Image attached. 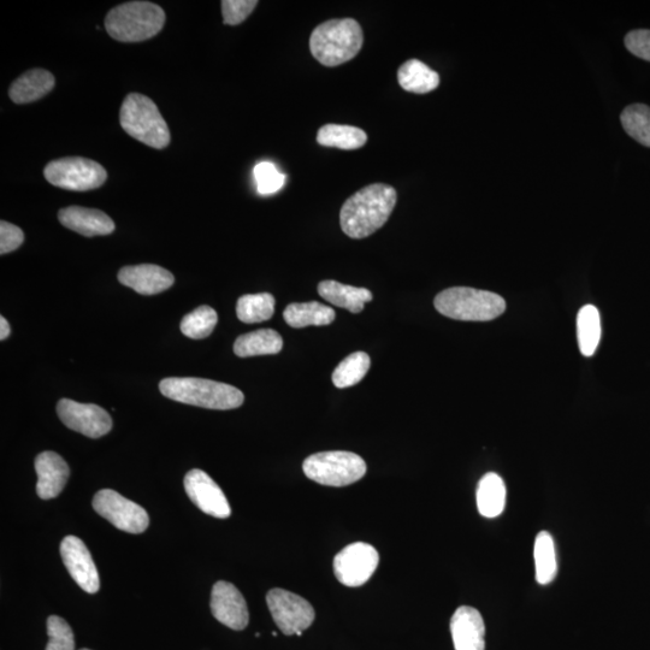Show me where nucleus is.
Listing matches in <instances>:
<instances>
[{
    "label": "nucleus",
    "mask_w": 650,
    "mask_h": 650,
    "mask_svg": "<svg viewBox=\"0 0 650 650\" xmlns=\"http://www.w3.org/2000/svg\"><path fill=\"white\" fill-rule=\"evenodd\" d=\"M80 650H91V649H86V648H85V649H80Z\"/></svg>",
    "instance_id": "obj_39"
},
{
    "label": "nucleus",
    "mask_w": 650,
    "mask_h": 650,
    "mask_svg": "<svg viewBox=\"0 0 650 650\" xmlns=\"http://www.w3.org/2000/svg\"><path fill=\"white\" fill-rule=\"evenodd\" d=\"M59 222L73 232L92 238L115 232V223L105 212L96 209L69 206L58 214Z\"/></svg>",
    "instance_id": "obj_19"
},
{
    "label": "nucleus",
    "mask_w": 650,
    "mask_h": 650,
    "mask_svg": "<svg viewBox=\"0 0 650 650\" xmlns=\"http://www.w3.org/2000/svg\"><path fill=\"white\" fill-rule=\"evenodd\" d=\"M25 241L22 230L9 222H0V253L7 254L17 250Z\"/></svg>",
    "instance_id": "obj_36"
},
{
    "label": "nucleus",
    "mask_w": 650,
    "mask_h": 650,
    "mask_svg": "<svg viewBox=\"0 0 650 650\" xmlns=\"http://www.w3.org/2000/svg\"><path fill=\"white\" fill-rule=\"evenodd\" d=\"M368 141V135L363 129L342 126V124H325L318 130L317 143L325 147H336L340 150H358Z\"/></svg>",
    "instance_id": "obj_26"
},
{
    "label": "nucleus",
    "mask_w": 650,
    "mask_h": 650,
    "mask_svg": "<svg viewBox=\"0 0 650 650\" xmlns=\"http://www.w3.org/2000/svg\"><path fill=\"white\" fill-rule=\"evenodd\" d=\"M303 470L311 481L322 486L346 487L362 480L366 474V464L356 453L321 452L306 458Z\"/></svg>",
    "instance_id": "obj_7"
},
{
    "label": "nucleus",
    "mask_w": 650,
    "mask_h": 650,
    "mask_svg": "<svg viewBox=\"0 0 650 650\" xmlns=\"http://www.w3.org/2000/svg\"><path fill=\"white\" fill-rule=\"evenodd\" d=\"M506 486L499 475L489 472L477 488L478 511L486 518L499 517L505 510Z\"/></svg>",
    "instance_id": "obj_25"
},
{
    "label": "nucleus",
    "mask_w": 650,
    "mask_h": 650,
    "mask_svg": "<svg viewBox=\"0 0 650 650\" xmlns=\"http://www.w3.org/2000/svg\"><path fill=\"white\" fill-rule=\"evenodd\" d=\"M62 560L70 576L88 594L100 588L99 573L85 543L75 536H67L61 543Z\"/></svg>",
    "instance_id": "obj_14"
},
{
    "label": "nucleus",
    "mask_w": 650,
    "mask_h": 650,
    "mask_svg": "<svg viewBox=\"0 0 650 650\" xmlns=\"http://www.w3.org/2000/svg\"><path fill=\"white\" fill-rule=\"evenodd\" d=\"M118 281L141 295H155L167 291L175 279L170 271L158 265L141 264L121 269Z\"/></svg>",
    "instance_id": "obj_17"
},
{
    "label": "nucleus",
    "mask_w": 650,
    "mask_h": 650,
    "mask_svg": "<svg viewBox=\"0 0 650 650\" xmlns=\"http://www.w3.org/2000/svg\"><path fill=\"white\" fill-rule=\"evenodd\" d=\"M93 508L118 530L141 534L149 528V514L138 504L111 489L99 490L94 495Z\"/></svg>",
    "instance_id": "obj_10"
},
{
    "label": "nucleus",
    "mask_w": 650,
    "mask_h": 650,
    "mask_svg": "<svg viewBox=\"0 0 650 650\" xmlns=\"http://www.w3.org/2000/svg\"><path fill=\"white\" fill-rule=\"evenodd\" d=\"M217 322L218 315L212 307L200 306L182 319L181 332L189 339H205L214 332Z\"/></svg>",
    "instance_id": "obj_31"
},
{
    "label": "nucleus",
    "mask_w": 650,
    "mask_h": 650,
    "mask_svg": "<svg viewBox=\"0 0 650 650\" xmlns=\"http://www.w3.org/2000/svg\"><path fill=\"white\" fill-rule=\"evenodd\" d=\"M61 421L68 427L91 439H99L110 433L112 419L102 407L93 404H80L69 399H62L57 405Z\"/></svg>",
    "instance_id": "obj_12"
},
{
    "label": "nucleus",
    "mask_w": 650,
    "mask_h": 650,
    "mask_svg": "<svg viewBox=\"0 0 650 650\" xmlns=\"http://www.w3.org/2000/svg\"><path fill=\"white\" fill-rule=\"evenodd\" d=\"M274 312L275 298L269 293L242 295L236 305V315L247 324L269 321Z\"/></svg>",
    "instance_id": "obj_29"
},
{
    "label": "nucleus",
    "mask_w": 650,
    "mask_h": 650,
    "mask_svg": "<svg viewBox=\"0 0 650 650\" xmlns=\"http://www.w3.org/2000/svg\"><path fill=\"white\" fill-rule=\"evenodd\" d=\"M56 80L50 72L44 69H33L20 76L13 82L9 96L16 104H28L49 94L55 87Z\"/></svg>",
    "instance_id": "obj_20"
},
{
    "label": "nucleus",
    "mask_w": 650,
    "mask_h": 650,
    "mask_svg": "<svg viewBox=\"0 0 650 650\" xmlns=\"http://www.w3.org/2000/svg\"><path fill=\"white\" fill-rule=\"evenodd\" d=\"M398 194L392 186L375 183L366 186L342 205V232L352 239L368 238L389 220L397 205Z\"/></svg>",
    "instance_id": "obj_1"
},
{
    "label": "nucleus",
    "mask_w": 650,
    "mask_h": 650,
    "mask_svg": "<svg viewBox=\"0 0 650 650\" xmlns=\"http://www.w3.org/2000/svg\"><path fill=\"white\" fill-rule=\"evenodd\" d=\"M283 318L292 328L322 327L335 321L336 313L327 305L310 301V303H295L288 305Z\"/></svg>",
    "instance_id": "obj_23"
},
{
    "label": "nucleus",
    "mask_w": 650,
    "mask_h": 650,
    "mask_svg": "<svg viewBox=\"0 0 650 650\" xmlns=\"http://www.w3.org/2000/svg\"><path fill=\"white\" fill-rule=\"evenodd\" d=\"M120 123L124 132L152 149L163 150L170 144V130L161 111L149 97L130 93L121 106Z\"/></svg>",
    "instance_id": "obj_6"
},
{
    "label": "nucleus",
    "mask_w": 650,
    "mask_h": 650,
    "mask_svg": "<svg viewBox=\"0 0 650 650\" xmlns=\"http://www.w3.org/2000/svg\"><path fill=\"white\" fill-rule=\"evenodd\" d=\"M185 489L193 504L211 517L226 519L232 514L223 490L206 472L194 469L185 477Z\"/></svg>",
    "instance_id": "obj_13"
},
{
    "label": "nucleus",
    "mask_w": 650,
    "mask_h": 650,
    "mask_svg": "<svg viewBox=\"0 0 650 650\" xmlns=\"http://www.w3.org/2000/svg\"><path fill=\"white\" fill-rule=\"evenodd\" d=\"M371 359L365 352L350 354L342 360L338 368L333 372L335 387L348 388L356 386L368 374Z\"/></svg>",
    "instance_id": "obj_30"
},
{
    "label": "nucleus",
    "mask_w": 650,
    "mask_h": 650,
    "mask_svg": "<svg viewBox=\"0 0 650 650\" xmlns=\"http://www.w3.org/2000/svg\"><path fill=\"white\" fill-rule=\"evenodd\" d=\"M210 606L218 622L230 629L244 630L250 622L246 600L232 583L220 581L214 585Z\"/></svg>",
    "instance_id": "obj_15"
},
{
    "label": "nucleus",
    "mask_w": 650,
    "mask_h": 650,
    "mask_svg": "<svg viewBox=\"0 0 650 650\" xmlns=\"http://www.w3.org/2000/svg\"><path fill=\"white\" fill-rule=\"evenodd\" d=\"M164 23V10L150 2L117 5L105 17L106 32L121 43H140L156 37Z\"/></svg>",
    "instance_id": "obj_4"
},
{
    "label": "nucleus",
    "mask_w": 650,
    "mask_h": 650,
    "mask_svg": "<svg viewBox=\"0 0 650 650\" xmlns=\"http://www.w3.org/2000/svg\"><path fill=\"white\" fill-rule=\"evenodd\" d=\"M258 5L257 0H223L222 14L226 25L238 26L244 22Z\"/></svg>",
    "instance_id": "obj_35"
},
{
    "label": "nucleus",
    "mask_w": 650,
    "mask_h": 650,
    "mask_svg": "<svg viewBox=\"0 0 650 650\" xmlns=\"http://www.w3.org/2000/svg\"><path fill=\"white\" fill-rule=\"evenodd\" d=\"M577 338L579 350L584 357H592L601 340L600 312L594 305H585L577 316Z\"/></svg>",
    "instance_id": "obj_27"
},
{
    "label": "nucleus",
    "mask_w": 650,
    "mask_h": 650,
    "mask_svg": "<svg viewBox=\"0 0 650 650\" xmlns=\"http://www.w3.org/2000/svg\"><path fill=\"white\" fill-rule=\"evenodd\" d=\"M49 643L45 650H75L74 632L61 617L51 616L47 619Z\"/></svg>",
    "instance_id": "obj_33"
},
{
    "label": "nucleus",
    "mask_w": 650,
    "mask_h": 650,
    "mask_svg": "<svg viewBox=\"0 0 650 650\" xmlns=\"http://www.w3.org/2000/svg\"><path fill=\"white\" fill-rule=\"evenodd\" d=\"M441 315L457 321L488 322L506 310L499 294L469 287H453L441 292L434 301Z\"/></svg>",
    "instance_id": "obj_5"
},
{
    "label": "nucleus",
    "mask_w": 650,
    "mask_h": 650,
    "mask_svg": "<svg viewBox=\"0 0 650 650\" xmlns=\"http://www.w3.org/2000/svg\"><path fill=\"white\" fill-rule=\"evenodd\" d=\"M451 632L455 650L486 649V625L476 608L459 607L451 620Z\"/></svg>",
    "instance_id": "obj_16"
},
{
    "label": "nucleus",
    "mask_w": 650,
    "mask_h": 650,
    "mask_svg": "<svg viewBox=\"0 0 650 650\" xmlns=\"http://www.w3.org/2000/svg\"><path fill=\"white\" fill-rule=\"evenodd\" d=\"M38 475L37 494L40 499H55L67 484L70 469L65 460L55 452L40 453L35 459Z\"/></svg>",
    "instance_id": "obj_18"
},
{
    "label": "nucleus",
    "mask_w": 650,
    "mask_h": 650,
    "mask_svg": "<svg viewBox=\"0 0 650 650\" xmlns=\"http://www.w3.org/2000/svg\"><path fill=\"white\" fill-rule=\"evenodd\" d=\"M10 335V325L7 319L0 317V340L8 339Z\"/></svg>",
    "instance_id": "obj_38"
},
{
    "label": "nucleus",
    "mask_w": 650,
    "mask_h": 650,
    "mask_svg": "<svg viewBox=\"0 0 650 650\" xmlns=\"http://www.w3.org/2000/svg\"><path fill=\"white\" fill-rule=\"evenodd\" d=\"M282 347L283 340L279 333L273 329H260L239 336L234 344V352L241 358L269 356L280 353Z\"/></svg>",
    "instance_id": "obj_22"
},
{
    "label": "nucleus",
    "mask_w": 650,
    "mask_h": 650,
    "mask_svg": "<svg viewBox=\"0 0 650 650\" xmlns=\"http://www.w3.org/2000/svg\"><path fill=\"white\" fill-rule=\"evenodd\" d=\"M44 176L51 185L75 192L92 191L108 179L102 165L82 157L57 159L46 165Z\"/></svg>",
    "instance_id": "obj_8"
},
{
    "label": "nucleus",
    "mask_w": 650,
    "mask_h": 650,
    "mask_svg": "<svg viewBox=\"0 0 650 650\" xmlns=\"http://www.w3.org/2000/svg\"><path fill=\"white\" fill-rule=\"evenodd\" d=\"M623 128L625 132L634 138L638 143L650 147V108L643 104L628 106L623 111Z\"/></svg>",
    "instance_id": "obj_32"
},
{
    "label": "nucleus",
    "mask_w": 650,
    "mask_h": 650,
    "mask_svg": "<svg viewBox=\"0 0 650 650\" xmlns=\"http://www.w3.org/2000/svg\"><path fill=\"white\" fill-rule=\"evenodd\" d=\"M267 602L274 622L287 636H300L315 622L316 613L310 602L288 590H270Z\"/></svg>",
    "instance_id": "obj_9"
},
{
    "label": "nucleus",
    "mask_w": 650,
    "mask_h": 650,
    "mask_svg": "<svg viewBox=\"0 0 650 650\" xmlns=\"http://www.w3.org/2000/svg\"><path fill=\"white\" fill-rule=\"evenodd\" d=\"M318 294L328 303L352 313L362 312L365 304L374 299L369 289L342 285L332 280L319 283Z\"/></svg>",
    "instance_id": "obj_21"
},
{
    "label": "nucleus",
    "mask_w": 650,
    "mask_h": 650,
    "mask_svg": "<svg viewBox=\"0 0 650 650\" xmlns=\"http://www.w3.org/2000/svg\"><path fill=\"white\" fill-rule=\"evenodd\" d=\"M380 555L368 543L356 542L345 547L334 559V573L346 587H362L374 575Z\"/></svg>",
    "instance_id": "obj_11"
},
{
    "label": "nucleus",
    "mask_w": 650,
    "mask_h": 650,
    "mask_svg": "<svg viewBox=\"0 0 650 650\" xmlns=\"http://www.w3.org/2000/svg\"><path fill=\"white\" fill-rule=\"evenodd\" d=\"M254 177H256L257 191L262 195L279 192L286 183V176L270 162L257 164L254 168Z\"/></svg>",
    "instance_id": "obj_34"
},
{
    "label": "nucleus",
    "mask_w": 650,
    "mask_h": 650,
    "mask_svg": "<svg viewBox=\"0 0 650 650\" xmlns=\"http://www.w3.org/2000/svg\"><path fill=\"white\" fill-rule=\"evenodd\" d=\"M398 80L406 92L416 94L433 92L440 85L439 74L418 59H410L401 65Z\"/></svg>",
    "instance_id": "obj_24"
},
{
    "label": "nucleus",
    "mask_w": 650,
    "mask_h": 650,
    "mask_svg": "<svg viewBox=\"0 0 650 650\" xmlns=\"http://www.w3.org/2000/svg\"><path fill=\"white\" fill-rule=\"evenodd\" d=\"M625 46L632 55L650 62V31L647 29H638L626 35Z\"/></svg>",
    "instance_id": "obj_37"
},
{
    "label": "nucleus",
    "mask_w": 650,
    "mask_h": 650,
    "mask_svg": "<svg viewBox=\"0 0 650 650\" xmlns=\"http://www.w3.org/2000/svg\"><path fill=\"white\" fill-rule=\"evenodd\" d=\"M363 43V29L356 20H330L312 32L310 50L324 67H338L356 57Z\"/></svg>",
    "instance_id": "obj_3"
},
{
    "label": "nucleus",
    "mask_w": 650,
    "mask_h": 650,
    "mask_svg": "<svg viewBox=\"0 0 650 650\" xmlns=\"http://www.w3.org/2000/svg\"><path fill=\"white\" fill-rule=\"evenodd\" d=\"M534 558L536 581L542 585L551 583L557 576L558 563L553 537L547 531H541L536 537Z\"/></svg>",
    "instance_id": "obj_28"
},
{
    "label": "nucleus",
    "mask_w": 650,
    "mask_h": 650,
    "mask_svg": "<svg viewBox=\"0 0 650 650\" xmlns=\"http://www.w3.org/2000/svg\"><path fill=\"white\" fill-rule=\"evenodd\" d=\"M159 389L171 400L210 410L238 409L245 400L240 389L204 378H164Z\"/></svg>",
    "instance_id": "obj_2"
}]
</instances>
